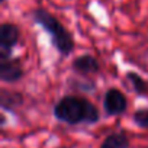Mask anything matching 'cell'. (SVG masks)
<instances>
[{
  "mask_svg": "<svg viewBox=\"0 0 148 148\" xmlns=\"http://www.w3.org/2000/svg\"><path fill=\"white\" fill-rule=\"evenodd\" d=\"M54 116L68 125L96 123L100 118L97 108L80 96H64L54 106Z\"/></svg>",
  "mask_w": 148,
  "mask_h": 148,
  "instance_id": "cell-1",
  "label": "cell"
},
{
  "mask_svg": "<svg viewBox=\"0 0 148 148\" xmlns=\"http://www.w3.org/2000/svg\"><path fill=\"white\" fill-rule=\"evenodd\" d=\"M32 18L35 23L41 25L45 32L49 34L51 42L55 47V49L62 55H70L74 49V38L71 32H68L64 25L48 10L45 9H35L32 13Z\"/></svg>",
  "mask_w": 148,
  "mask_h": 148,
  "instance_id": "cell-2",
  "label": "cell"
},
{
  "mask_svg": "<svg viewBox=\"0 0 148 148\" xmlns=\"http://www.w3.org/2000/svg\"><path fill=\"white\" fill-rule=\"evenodd\" d=\"M18 41L19 28L13 23H2V26H0V60L10 58Z\"/></svg>",
  "mask_w": 148,
  "mask_h": 148,
  "instance_id": "cell-3",
  "label": "cell"
},
{
  "mask_svg": "<svg viewBox=\"0 0 148 148\" xmlns=\"http://www.w3.org/2000/svg\"><path fill=\"white\" fill-rule=\"evenodd\" d=\"M103 108L106 115L115 116V115H122L128 109V100L126 96L119 90V89H109L103 97Z\"/></svg>",
  "mask_w": 148,
  "mask_h": 148,
  "instance_id": "cell-4",
  "label": "cell"
},
{
  "mask_svg": "<svg viewBox=\"0 0 148 148\" xmlns=\"http://www.w3.org/2000/svg\"><path fill=\"white\" fill-rule=\"evenodd\" d=\"M23 76V70L19 60L3 58L0 60V77L5 83H15Z\"/></svg>",
  "mask_w": 148,
  "mask_h": 148,
  "instance_id": "cell-5",
  "label": "cell"
},
{
  "mask_svg": "<svg viewBox=\"0 0 148 148\" xmlns=\"http://www.w3.org/2000/svg\"><path fill=\"white\" fill-rule=\"evenodd\" d=\"M99 68H100L99 61L96 60V57L90 54L80 55L73 61V70L80 74H95L99 71Z\"/></svg>",
  "mask_w": 148,
  "mask_h": 148,
  "instance_id": "cell-6",
  "label": "cell"
},
{
  "mask_svg": "<svg viewBox=\"0 0 148 148\" xmlns=\"http://www.w3.org/2000/svg\"><path fill=\"white\" fill-rule=\"evenodd\" d=\"M100 148H129V139L125 134L115 132L105 138Z\"/></svg>",
  "mask_w": 148,
  "mask_h": 148,
  "instance_id": "cell-7",
  "label": "cell"
},
{
  "mask_svg": "<svg viewBox=\"0 0 148 148\" xmlns=\"http://www.w3.org/2000/svg\"><path fill=\"white\" fill-rule=\"evenodd\" d=\"M126 79L132 86V90L139 95V96H148V83L144 80V77H141L138 73L129 71L126 73Z\"/></svg>",
  "mask_w": 148,
  "mask_h": 148,
  "instance_id": "cell-8",
  "label": "cell"
},
{
  "mask_svg": "<svg viewBox=\"0 0 148 148\" xmlns=\"http://www.w3.org/2000/svg\"><path fill=\"white\" fill-rule=\"evenodd\" d=\"M2 108L12 110V108L22 103V96L19 93H10L9 90H2Z\"/></svg>",
  "mask_w": 148,
  "mask_h": 148,
  "instance_id": "cell-9",
  "label": "cell"
},
{
  "mask_svg": "<svg viewBox=\"0 0 148 148\" xmlns=\"http://www.w3.org/2000/svg\"><path fill=\"white\" fill-rule=\"evenodd\" d=\"M134 122L142 129H148V109H138L134 113Z\"/></svg>",
  "mask_w": 148,
  "mask_h": 148,
  "instance_id": "cell-10",
  "label": "cell"
},
{
  "mask_svg": "<svg viewBox=\"0 0 148 148\" xmlns=\"http://www.w3.org/2000/svg\"><path fill=\"white\" fill-rule=\"evenodd\" d=\"M5 122H6V118L5 115H2V126H5Z\"/></svg>",
  "mask_w": 148,
  "mask_h": 148,
  "instance_id": "cell-11",
  "label": "cell"
},
{
  "mask_svg": "<svg viewBox=\"0 0 148 148\" xmlns=\"http://www.w3.org/2000/svg\"><path fill=\"white\" fill-rule=\"evenodd\" d=\"M2 2H5V0H2Z\"/></svg>",
  "mask_w": 148,
  "mask_h": 148,
  "instance_id": "cell-12",
  "label": "cell"
}]
</instances>
